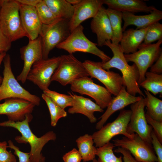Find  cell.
<instances>
[{
  "instance_id": "cell-1",
  "label": "cell",
  "mask_w": 162,
  "mask_h": 162,
  "mask_svg": "<svg viewBox=\"0 0 162 162\" xmlns=\"http://www.w3.org/2000/svg\"><path fill=\"white\" fill-rule=\"evenodd\" d=\"M31 114L26 116L24 120L21 121L13 122L10 120L0 122V126L14 128L21 134L16 136L15 140L20 143H28L30 146L29 153L31 162H45V158L41 153L45 145L50 140H55L56 138V134L50 131L40 137L36 136L32 131L29 123L32 120Z\"/></svg>"
},
{
  "instance_id": "cell-2",
  "label": "cell",
  "mask_w": 162,
  "mask_h": 162,
  "mask_svg": "<svg viewBox=\"0 0 162 162\" xmlns=\"http://www.w3.org/2000/svg\"><path fill=\"white\" fill-rule=\"evenodd\" d=\"M104 46L110 49L113 56L106 62H101L102 68L107 70H110L112 68L118 69L122 74L123 86L126 88L127 92L133 96H136L138 94L145 97V95L140 88L138 83L139 72L136 65L134 63L131 65L128 64L119 44L116 45L112 43L110 40H107Z\"/></svg>"
},
{
  "instance_id": "cell-3",
  "label": "cell",
  "mask_w": 162,
  "mask_h": 162,
  "mask_svg": "<svg viewBox=\"0 0 162 162\" xmlns=\"http://www.w3.org/2000/svg\"><path fill=\"white\" fill-rule=\"evenodd\" d=\"M20 5L16 0H0V28L11 42L26 37L20 19Z\"/></svg>"
},
{
  "instance_id": "cell-4",
  "label": "cell",
  "mask_w": 162,
  "mask_h": 162,
  "mask_svg": "<svg viewBox=\"0 0 162 162\" xmlns=\"http://www.w3.org/2000/svg\"><path fill=\"white\" fill-rule=\"evenodd\" d=\"M3 62V78L0 86V101L11 98H17L28 100L35 106L40 105L39 97L31 94L23 88L15 78L12 72L10 55L7 54Z\"/></svg>"
},
{
  "instance_id": "cell-5",
  "label": "cell",
  "mask_w": 162,
  "mask_h": 162,
  "mask_svg": "<svg viewBox=\"0 0 162 162\" xmlns=\"http://www.w3.org/2000/svg\"><path fill=\"white\" fill-rule=\"evenodd\" d=\"M84 27L81 24L73 31L64 41L57 46L58 49L64 50L69 54L76 52H87L94 55L99 57L102 62L105 63L111 58L100 50L97 46V44L89 40L83 32Z\"/></svg>"
},
{
  "instance_id": "cell-6",
  "label": "cell",
  "mask_w": 162,
  "mask_h": 162,
  "mask_svg": "<svg viewBox=\"0 0 162 162\" xmlns=\"http://www.w3.org/2000/svg\"><path fill=\"white\" fill-rule=\"evenodd\" d=\"M130 110H121L117 118L112 122L103 126L98 131L94 132L92 136L97 148L100 147L110 142L114 136L122 135L129 138L133 137L134 134H130L127 131L131 114Z\"/></svg>"
},
{
  "instance_id": "cell-7",
  "label": "cell",
  "mask_w": 162,
  "mask_h": 162,
  "mask_svg": "<svg viewBox=\"0 0 162 162\" xmlns=\"http://www.w3.org/2000/svg\"><path fill=\"white\" fill-rule=\"evenodd\" d=\"M162 43V39L154 44H145L142 43L139 46L138 51L132 53L124 54L127 62H134L137 68L139 75V85L145 79V74L148 68L151 67L162 53L160 47Z\"/></svg>"
},
{
  "instance_id": "cell-8",
  "label": "cell",
  "mask_w": 162,
  "mask_h": 162,
  "mask_svg": "<svg viewBox=\"0 0 162 162\" xmlns=\"http://www.w3.org/2000/svg\"><path fill=\"white\" fill-rule=\"evenodd\" d=\"M69 21L60 19L52 24H43L40 36L41 38L44 59L48 58L50 52L70 35Z\"/></svg>"
},
{
  "instance_id": "cell-9",
  "label": "cell",
  "mask_w": 162,
  "mask_h": 162,
  "mask_svg": "<svg viewBox=\"0 0 162 162\" xmlns=\"http://www.w3.org/2000/svg\"><path fill=\"white\" fill-rule=\"evenodd\" d=\"M89 74L83 63L73 54L61 56V60L51 78V81H56L63 86L70 84L74 80Z\"/></svg>"
},
{
  "instance_id": "cell-10",
  "label": "cell",
  "mask_w": 162,
  "mask_h": 162,
  "mask_svg": "<svg viewBox=\"0 0 162 162\" xmlns=\"http://www.w3.org/2000/svg\"><path fill=\"white\" fill-rule=\"evenodd\" d=\"M115 147L128 150L137 162H156L157 158L152 144L142 140L137 134L132 138L125 136L113 140Z\"/></svg>"
},
{
  "instance_id": "cell-11",
  "label": "cell",
  "mask_w": 162,
  "mask_h": 162,
  "mask_svg": "<svg viewBox=\"0 0 162 162\" xmlns=\"http://www.w3.org/2000/svg\"><path fill=\"white\" fill-rule=\"evenodd\" d=\"M61 56L44 59L35 62L27 76L26 79L38 86L43 91L48 89L51 78L58 67Z\"/></svg>"
},
{
  "instance_id": "cell-12",
  "label": "cell",
  "mask_w": 162,
  "mask_h": 162,
  "mask_svg": "<svg viewBox=\"0 0 162 162\" xmlns=\"http://www.w3.org/2000/svg\"><path fill=\"white\" fill-rule=\"evenodd\" d=\"M70 85L72 92L91 97L103 109L107 107L112 98V94L106 88L95 83L88 76L76 80Z\"/></svg>"
},
{
  "instance_id": "cell-13",
  "label": "cell",
  "mask_w": 162,
  "mask_h": 162,
  "mask_svg": "<svg viewBox=\"0 0 162 162\" xmlns=\"http://www.w3.org/2000/svg\"><path fill=\"white\" fill-rule=\"evenodd\" d=\"M82 63L91 78L98 80L115 96L119 93L123 86L122 77L119 74L104 69L101 62L87 60Z\"/></svg>"
},
{
  "instance_id": "cell-14",
  "label": "cell",
  "mask_w": 162,
  "mask_h": 162,
  "mask_svg": "<svg viewBox=\"0 0 162 162\" xmlns=\"http://www.w3.org/2000/svg\"><path fill=\"white\" fill-rule=\"evenodd\" d=\"M145 102L142 96L138 101L130 105L131 114L127 131L130 134L136 133L143 140L152 144V127L147 123L145 116Z\"/></svg>"
},
{
  "instance_id": "cell-15",
  "label": "cell",
  "mask_w": 162,
  "mask_h": 162,
  "mask_svg": "<svg viewBox=\"0 0 162 162\" xmlns=\"http://www.w3.org/2000/svg\"><path fill=\"white\" fill-rule=\"evenodd\" d=\"M21 59L24 61V65L20 73L17 76L16 80L24 83L27 76L32 65L36 62L43 58L41 37L29 40L27 45L20 49Z\"/></svg>"
},
{
  "instance_id": "cell-16",
  "label": "cell",
  "mask_w": 162,
  "mask_h": 162,
  "mask_svg": "<svg viewBox=\"0 0 162 162\" xmlns=\"http://www.w3.org/2000/svg\"><path fill=\"white\" fill-rule=\"evenodd\" d=\"M35 105L27 100L20 98H11L5 100L0 103V115L7 116L8 120L21 121L26 116L31 114Z\"/></svg>"
},
{
  "instance_id": "cell-17",
  "label": "cell",
  "mask_w": 162,
  "mask_h": 162,
  "mask_svg": "<svg viewBox=\"0 0 162 162\" xmlns=\"http://www.w3.org/2000/svg\"><path fill=\"white\" fill-rule=\"evenodd\" d=\"M20 14L26 37L31 40L37 38L41 34L43 24L35 7L20 4Z\"/></svg>"
},
{
  "instance_id": "cell-18",
  "label": "cell",
  "mask_w": 162,
  "mask_h": 162,
  "mask_svg": "<svg viewBox=\"0 0 162 162\" xmlns=\"http://www.w3.org/2000/svg\"><path fill=\"white\" fill-rule=\"evenodd\" d=\"M103 4L102 0H82L78 4L74 6V14L69 21L70 32L83 22L94 17Z\"/></svg>"
},
{
  "instance_id": "cell-19",
  "label": "cell",
  "mask_w": 162,
  "mask_h": 162,
  "mask_svg": "<svg viewBox=\"0 0 162 162\" xmlns=\"http://www.w3.org/2000/svg\"><path fill=\"white\" fill-rule=\"evenodd\" d=\"M142 96H136L128 93L126 88L123 86L119 93L112 98L107 109L104 114L99 118L100 120L95 125L97 130L101 128L109 118L116 112L122 110L127 106L134 104L141 98Z\"/></svg>"
},
{
  "instance_id": "cell-20",
  "label": "cell",
  "mask_w": 162,
  "mask_h": 162,
  "mask_svg": "<svg viewBox=\"0 0 162 162\" xmlns=\"http://www.w3.org/2000/svg\"><path fill=\"white\" fill-rule=\"evenodd\" d=\"M105 9L102 6L90 23L92 31L97 35V45L100 47L104 46L106 41H111L112 37L110 22Z\"/></svg>"
},
{
  "instance_id": "cell-21",
  "label": "cell",
  "mask_w": 162,
  "mask_h": 162,
  "mask_svg": "<svg viewBox=\"0 0 162 162\" xmlns=\"http://www.w3.org/2000/svg\"><path fill=\"white\" fill-rule=\"evenodd\" d=\"M68 94L72 96L73 99L72 106L69 108L68 112L71 114H82L88 118L91 123L96 122L97 119L94 116V112H104L103 109L90 99L70 92Z\"/></svg>"
},
{
  "instance_id": "cell-22",
  "label": "cell",
  "mask_w": 162,
  "mask_h": 162,
  "mask_svg": "<svg viewBox=\"0 0 162 162\" xmlns=\"http://www.w3.org/2000/svg\"><path fill=\"white\" fill-rule=\"evenodd\" d=\"M103 4L108 8L122 12H143L151 13L157 10L153 6H148L146 3L140 0H102Z\"/></svg>"
},
{
  "instance_id": "cell-23",
  "label": "cell",
  "mask_w": 162,
  "mask_h": 162,
  "mask_svg": "<svg viewBox=\"0 0 162 162\" xmlns=\"http://www.w3.org/2000/svg\"><path fill=\"white\" fill-rule=\"evenodd\" d=\"M122 13V20L124 21L123 32L130 25L135 26L137 29L145 28L162 19V11L158 9L148 14L142 15H135L128 12Z\"/></svg>"
},
{
  "instance_id": "cell-24",
  "label": "cell",
  "mask_w": 162,
  "mask_h": 162,
  "mask_svg": "<svg viewBox=\"0 0 162 162\" xmlns=\"http://www.w3.org/2000/svg\"><path fill=\"white\" fill-rule=\"evenodd\" d=\"M148 27L138 29L131 28L124 32L119 46L124 54L132 53L137 51L144 40Z\"/></svg>"
},
{
  "instance_id": "cell-25",
  "label": "cell",
  "mask_w": 162,
  "mask_h": 162,
  "mask_svg": "<svg viewBox=\"0 0 162 162\" xmlns=\"http://www.w3.org/2000/svg\"><path fill=\"white\" fill-rule=\"evenodd\" d=\"M58 19L70 20L72 18L74 7L66 0H44Z\"/></svg>"
},
{
  "instance_id": "cell-26",
  "label": "cell",
  "mask_w": 162,
  "mask_h": 162,
  "mask_svg": "<svg viewBox=\"0 0 162 162\" xmlns=\"http://www.w3.org/2000/svg\"><path fill=\"white\" fill-rule=\"evenodd\" d=\"M83 161L86 162L93 160L96 155L97 148L92 135L86 134L80 136L76 140Z\"/></svg>"
},
{
  "instance_id": "cell-27",
  "label": "cell",
  "mask_w": 162,
  "mask_h": 162,
  "mask_svg": "<svg viewBox=\"0 0 162 162\" xmlns=\"http://www.w3.org/2000/svg\"><path fill=\"white\" fill-rule=\"evenodd\" d=\"M105 11L110 20L112 32V37L111 41L112 43L118 45L123 33L122 26V13L109 8L105 9Z\"/></svg>"
},
{
  "instance_id": "cell-28",
  "label": "cell",
  "mask_w": 162,
  "mask_h": 162,
  "mask_svg": "<svg viewBox=\"0 0 162 162\" xmlns=\"http://www.w3.org/2000/svg\"><path fill=\"white\" fill-rule=\"evenodd\" d=\"M144 97L146 112L153 119L162 122V100L155 97L148 91L144 90Z\"/></svg>"
},
{
  "instance_id": "cell-29",
  "label": "cell",
  "mask_w": 162,
  "mask_h": 162,
  "mask_svg": "<svg viewBox=\"0 0 162 162\" xmlns=\"http://www.w3.org/2000/svg\"><path fill=\"white\" fill-rule=\"evenodd\" d=\"M139 85L154 95L159 94L160 97H162V74H158L147 71L145 74V79Z\"/></svg>"
},
{
  "instance_id": "cell-30",
  "label": "cell",
  "mask_w": 162,
  "mask_h": 162,
  "mask_svg": "<svg viewBox=\"0 0 162 162\" xmlns=\"http://www.w3.org/2000/svg\"><path fill=\"white\" fill-rule=\"evenodd\" d=\"M41 96L46 102L50 112L51 125L55 127L60 118L66 117L67 116V112L64 109L61 107L44 93H42Z\"/></svg>"
},
{
  "instance_id": "cell-31",
  "label": "cell",
  "mask_w": 162,
  "mask_h": 162,
  "mask_svg": "<svg viewBox=\"0 0 162 162\" xmlns=\"http://www.w3.org/2000/svg\"><path fill=\"white\" fill-rule=\"evenodd\" d=\"M115 146L109 142L102 146L97 148L96 155L98 162H122V157H117L113 150Z\"/></svg>"
},
{
  "instance_id": "cell-32",
  "label": "cell",
  "mask_w": 162,
  "mask_h": 162,
  "mask_svg": "<svg viewBox=\"0 0 162 162\" xmlns=\"http://www.w3.org/2000/svg\"><path fill=\"white\" fill-rule=\"evenodd\" d=\"M35 8L39 17L43 24H51L60 19L55 16L44 0H41Z\"/></svg>"
},
{
  "instance_id": "cell-33",
  "label": "cell",
  "mask_w": 162,
  "mask_h": 162,
  "mask_svg": "<svg viewBox=\"0 0 162 162\" xmlns=\"http://www.w3.org/2000/svg\"><path fill=\"white\" fill-rule=\"evenodd\" d=\"M43 93L50 98L62 108L64 109L68 106H72L73 99L70 94H61L49 88L44 91Z\"/></svg>"
},
{
  "instance_id": "cell-34",
  "label": "cell",
  "mask_w": 162,
  "mask_h": 162,
  "mask_svg": "<svg viewBox=\"0 0 162 162\" xmlns=\"http://www.w3.org/2000/svg\"><path fill=\"white\" fill-rule=\"evenodd\" d=\"M161 39H162V24L158 22L148 26L142 43L145 44H151Z\"/></svg>"
},
{
  "instance_id": "cell-35",
  "label": "cell",
  "mask_w": 162,
  "mask_h": 162,
  "mask_svg": "<svg viewBox=\"0 0 162 162\" xmlns=\"http://www.w3.org/2000/svg\"><path fill=\"white\" fill-rule=\"evenodd\" d=\"M7 148L6 141L0 142V162H16L15 156L7 150Z\"/></svg>"
},
{
  "instance_id": "cell-36",
  "label": "cell",
  "mask_w": 162,
  "mask_h": 162,
  "mask_svg": "<svg viewBox=\"0 0 162 162\" xmlns=\"http://www.w3.org/2000/svg\"><path fill=\"white\" fill-rule=\"evenodd\" d=\"M145 117L148 124L153 128V130L159 141L162 143V122L155 120L150 117L146 113Z\"/></svg>"
},
{
  "instance_id": "cell-37",
  "label": "cell",
  "mask_w": 162,
  "mask_h": 162,
  "mask_svg": "<svg viewBox=\"0 0 162 162\" xmlns=\"http://www.w3.org/2000/svg\"><path fill=\"white\" fill-rule=\"evenodd\" d=\"M8 148L14 150V154L18 158L19 162H31L29 153L24 152L20 151L19 148L15 146L11 140L8 141Z\"/></svg>"
},
{
  "instance_id": "cell-38",
  "label": "cell",
  "mask_w": 162,
  "mask_h": 162,
  "mask_svg": "<svg viewBox=\"0 0 162 162\" xmlns=\"http://www.w3.org/2000/svg\"><path fill=\"white\" fill-rule=\"evenodd\" d=\"M151 143L156 155L157 160L156 162H162V145L155 134L153 130L151 134Z\"/></svg>"
},
{
  "instance_id": "cell-39",
  "label": "cell",
  "mask_w": 162,
  "mask_h": 162,
  "mask_svg": "<svg viewBox=\"0 0 162 162\" xmlns=\"http://www.w3.org/2000/svg\"><path fill=\"white\" fill-rule=\"evenodd\" d=\"M62 159L64 162H81L82 160L79 152L75 148L64 154Z\"/></svg>"
},
{
  "instance_id": "cell-40",
  "label": "cell",
  "mask_w": 162,
  "mask_h": 162,
  "mask_svg": "<svg viewBox=\"0 0 162 162\" xmlns=\"http://www.w3.org/2000/svg\"><path fill=\"white\" fill-rule=\"evenodd\" d=\"M11 43L0 28V53L8 51L11 47Z\"/></svg>"
},
{
  "instance_id": "cell-41",
  "label": "cell",
  "mask_w": 162,
  "mask_h": 162,
  "mask_svg": "<svg viewBox=\"0 0 162 162\" xmlns=\"http://www.w3.org/2000/svg\"><path fill=\"white\" fill-rule=\"evenodd\" d=\"M114 152L122 154L124 162H137L132 155L131 153L127 150L122 148L118 147L114 150Z\"/></svg>"
},
{
  "instance_id": "cell-42",
  "label": "cell",
  "mask_w": 162,
  "mask_h": 162,
  "mask_svg": "<svg viewBox=\"0 0 162 162\" xmlns=\"http://www.w3.org/2000/svg\"><path fill=\"white\" fill-rule=\"evenodd\" d=\"M150 72L152 73L161 74L162 73V53L156 61L154 64L151 67Z\"/></svg>"
},
{
  "instance_id": "cell-43",
  "label": "cell",
  "mask_w": 162,
  "mask_h": 162,
  "mask_svg": "<svg viewBox=\"0 0 162 162\" xmlns=\"http://www.w3.org/2000/svg\"><path fill=\"white\" fill-rule=\"evenodd\" d=\"M20 4L35 7L41 0H16Z\"/></svg>"
},
{
  "instance_id": "cell-44",
  "label": "cell",
  "mask_w": 162,
  "mask_h": 162,
  "mask_svg": "<svg viewBox=\"0 0 162 162\" xmlns=\"http://www.w3.org/2000/svg\"><path fill=\"white\" fill-rule=\"evenodd\" d=\"M6 55V53L5 52L0 53V67L1 63L2 61H3V59ZM2 79L3 78L0 75V84H1L2 82Z\"/></svg>"
},
{
  "instance_id": "cell-45",
  "label": "cell",
  "mask_w": 162,
  "mask_h": 162,
  "mask_svg": "<svg viewBox=\"0 0 162 162\" xmlns=\"http://www.w3.org/2000/svg\"><path fill=\"white\" fill-rule=\"evenodd\" d=\"M67 1L73 6L78 4L82 0H66Z\"/></svg>"
},
{
  "instance_id": "cell-46",
  "label": "cell",
  "mask_w": 162,
  "mask_h": 162,
  "mask_svg": "<svg viewBox=\"0 0 162 162\" xmlns=\"http://www.w3.org/2000/svg\"><path fill=\"white\" fill-rule=\"evenodd\" d=\"M92 161V162H98V160H97L95 158Z\"/></svg>"
},
{
  "instance_id": "cell-47",
  "label": "cell",
  "mask_w": 162,
  "mask_h": 162,
  "mask_svg": "<svg viewBox=\"0 0 162 162\" xmlns=\"http://www.w3.org/2000/svg\"></svg>"
}]
</instances>
